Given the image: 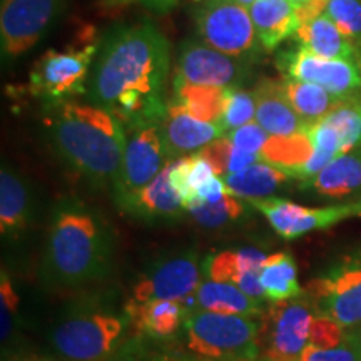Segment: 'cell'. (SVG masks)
<instances>
[{"label": "cell", "mask_w": 361, "mask_h": 361, "mask_svg": "<svg viewBox=\"0 0 361 361\" xmlns=\"http://www.w3.org/2000/svg\"><path fill=\"white\" fill-rule=\"evenodd\" d=\"M171 45L151 20L116 25L104 35L89 75V101L126 129L161 123L168 112Z\"/></svg>", "instance_id": "6da1fadb"}, {"label": "cell", "mask_w": 361, "mask_h": 361, "mask_svg": "<svg viewBox=\"0 0 361 361\" xmlns=\"http://www.w3.org/2000/svg\"><path fill=\"white\" fill-rule=\"evenodd\" d=\"M45 126L71 169L97 186H114L126 149V128L117 117L92 102L67 101L47 106Z\"/></svg>", "instance_id": "7a4b0ae2"}, {"label": "cell", "mask_w": 361, "mask_h": 361, "mask_svg": "<svg viewBox=\"0 0 361 361\" xmlns=\"http://www.w3.org/2000/svg\"><path fill=\"white\" fill-rule=\"evenodd\" d=\"M114 238L97 211L82 201L62 200L54 207L47 231L44 273L61 288L101 281L111 269Z\"/></svg>", "instance_id": "3957f363"}, {"label": "cell", "mask_w": 361, "mask_h": 361, "mask_svg": "<svg viewBox=\"0 0 361 361\" xmlns=\"http://www.w3.org/2000/svg\"><path fill=\"white\" fill-rule=\"evenodd\" d=\"M183 329L188 353L196 358L209 361L261 358V323L251 316L191 308Z\"/></svg>", "instance_id": "277c9868"}, {"label": "cell", "mask_w": 361, "mask_h": 361, "mask_svg": "<svg viewBox=\"0 0 361 361\" xmlns=\"http://www.w3.org/2000/svg\"><path fill=\"white\" fill-rule=\"evenodd\" d=\"M128 323V314L85 311L59 323L51 335V343L66 361H104L123 340Z\"/></svg>", "instance_id": "5b68a950"}, {"label": "cell", "mask_w": 361, "mask_h": 361, "mask_svg": "<svg viewBox=\"0 0 361 361\" xmlns=\"http://www.w3.org/2000/svg\"><path fill=\"white\" fill-rule=\"evenodd\" d=\"M99 52V44L69 51H47L29 74V89L45 106L72 101L87 94L89 75Z\"/></svg>", "instance_id": "8992f818"}, {"label": "cell", "mask_w": 361, "mask_h": 361, "mask_svg": "<svg viewBox=\"0 0 361 361\" xmlns=\"http://www.w3.org/2000/svg\"><path fill=\"white\" fill-rule=\"evenodd\" d=\"M305 291L316 314L326 316L345 329L360 326L361 251L343 256L311 279Z\"/></svg>", "instance_id": "52a82bcc"}, {"label": "cell", "mask_w": 361, "mask_h": 361, "mask_svg": "<svg viewBox=\"0 0 361 361\" xmlns=\"http://www.w3.org/2000/svg\"><path fill=\"white\" fill-rule=\"evenodd\" d=\"M196 30L201 42L243 61H251L263 49L250 8L236 0H204L196 11Z\"/></svg>", "instance_id": "ba28073f"}, {"label": "cell", "mask_w": 361, "mask_h": 361, "mask_svg": "<svg viewBox=\"0 0 361 361\" xmlns=\"http://www.w3.org/2000/svg\"><path fill=\"white\" fill-rule=\"evenodd\" d=\"M314 314L306 295L273 303L261 322V360L301 361Z\"/></svg>", "instance_id": "9c48e42d"}, {"label": "cell", "mask_w": 361, "mask_h": 361, "mask_svg": "<svg viewBox=\"0 0 361 361\" xmlns=\"http://www.w3.org/2000/svg\"><path fill=\"white\" fill-rule=\"evenodd\" d=\"M64 8V0H2L0 51L12 62L40 42Z\"/></svg>", "instance_id": "30bf717a"}, {"label": "cell", "mask_w": 361, "mask_h": 361, "mask_svg": "<svg viewBox=\"0 0 361 361\" xmlns=\"http://www.w3.org/2000/svg\"><path fill=\"white\" fill-rule=\"evenodd\" d=\"M247 204L259 211L268 219L271 228L288 241L308 233L329 229L343 221L361 218V200L308 207L273 196L266 200H247Z\"/></svg>", "instance_id": "8fae6325"}, {"label": "cell", "mask_w": 361, "mask_h": 361, "mask_svg": "<svg viewBox=\"0 0 361 361\" xmlns=\"http://www.w3.org/2000/svg\"><path fill=\"white\" fill-rule=\"evenodd\" d=\"M202 276V261L196 250L164 256L141 274L134 284L129 303L144 305L159 300L186 301L200 288Z\"/></svg>", "instance_id": "7c38bea8"}, {"label": "cell", "mask_w": 361, "mask_h": 361, "mask_svg": "<svg viewBox=\"0 0 361 361\" xmlns=\"http://www.w3.org/2000/svg\"><path fill=\"white\" fill-rule=\"evenodd\" d=\"M276 66L283 79L322 85L343 99L361 97V61L324 59L296 47L279 52Z\"/></svg>", "instance_id": "4fadbf2b"}, {"label": "cell", "mask_w": 361, "mask_h": 361, "mask_svg": "<svg viewBox=\"0 0 361 361\" xmlns=\"http://www.w3.org/2000/svg\"><path fill=\"white\" fill-rule=\"evenodd\" d=\"M169 162L173 161L168 154L161 123L128 128L123 168L112 186L114 196L147 186Z\"/></svg>", "instance_id": "5bb4252c"}, {"label": "cell", "mask_w": 361, "mask_h": 361, "mask_svg": "<svg viewBox=\"0 0 361 361\" xmlns=\"http://www.w3.org/2000/svg\"><path fill=\"white\" fill-rule=\"evenodd\" d=\"M174 75L197 85L239 87L250 75V61L216 51L201 40L188 39L178 49Z\"/></svg>", "instance_id": "9a60e30c"}, {"label": "cell", "mask_w": 361, "mask_h": 361, "mask_svg": "<svg viewBox=\"0 0 361 361\" xmlns=\"http://www.w3.org/2000/svg\"><path fill=\"white\" fill-rule=\"evenodd\" d=\"M173 162H169L147 186L137 189V191L114 196L121 211L133 218L147 221V223L178 221L183 218L188 211L171 184V164Z\"/></svg>", "instance_id": "2e32d148"}, {"label": "cell", "mask_w": 361, "mask_h": 361, "mask_svg": "<svg viewBox=\"0 0 361 361\" xmlns=\"http://www.w3.org/2000/svg\"><path fill=\"white\" fill-rule=\"evenodd\" d=\"M162 135L171 161L200 152L207 144L228 134L221 123H207L188 114L180 107L168 101V112L161 121Z\"/></svg>", "instance_id": "e0dca14e"}, {"label": "cell", "mask_w": 361, "mask_h": 361, "mask_svg": "<svg viewBox=\"0 0 361 361\" xmlns=\"http://www.w3.org/2000/svg\"><path fill=\"white\" fill-rule=\"evenodd\" d=\"M256 99V123L271 135L306 134L311 126L293 109L283 84L273 79H261L252 89Z\"/></svg>", "instance_id": "ac0fdd59"}, {"label": "cell", "mask_w": 361, "mask_h": 361, "mask_svg": "<svg viewBox=\"0 0 361 361\" xmlns=\"http://www.w3.org/2000/svg\"><path fill=\"white\" fill-rule=\"evenodd\" d=\"M301 189H310L328 200H361V146L338 156L313 179L301 183Z\"/></svg>", "instance_id": "d6986e66"}, {"label": "cell", "mask_w": 361, "mask_h": 361, "mask_svg": "<svg viewBox=\"0 0 361 361\" xmlns=\"http://www.w3.org/2000/svg\"><path fill=\"white\" fill-rule=\"evenodd\" d=\"M247 8L261 47L266 52L276 51L284 40L295 37L301 25L298 7L291 0H256Z\"/></svg>", "instance_id": "ffe728a7"}, {"label": "cell", "mask_w": 361, "mask_h": 361, "mask_svg": "<svg viewBox=\"0 0 361 361\" xmlns=\"http://www.w3.org/2000/svg\"><path fill=\"white\" fill-rule=\"evenodd\" d=\"M295 42L303 51L324 59H348L361 61V51L348 35L326 13H319L303 22L295 34Z\"/></svg>", "instance_id": "44dd1931"}, {"label": "cell", "mask_w": 361, "mask_h": 361, "mask_svg": "<svg viewBox=\"0 0 361 361\" xmlns=\"http://www.w3.org/2000/svg\"><path fill=\"white\" fill-rule=\"evenodd\" d=\"M32 218V192L29 183L11 166L0 171V233L19 238Z\"/></svg>", "instance_id": "7402d4cb"}, {"label": "cell", "mask_w": 361, "mask_h": 361, "mask_svg": "<svg viewBox=\"0 0 361 361\" xmlns=\"http://www.w3.org/2000/svg\"><path fill=\"white\" fill-rule=\"evenodd\" d=\"M191 306L184 301L159 300L144 305L128 303L126 314L141 335L152 340H169L184 328Z\"/></svg>", "instance_id": "603a6c76"}, {"label": "cell", "mask_w": 361, "mask_h": 361, "mask_svg": "<svg viewBox=\"0 0 361 361\" xmlns=\"http://www.w3.org/2000/svg\"><path fill=\"white\" fill-rule=\"evenodd\" d=\"M194 308L221 314H241L251 318L264 316V300L247 296L236 284L204 278L194 293Z\"/></svg>", "instance_id": "cb8c5ba5"}, {"label": "cell", "mask_w": 361, "mask_h": 361, "mask_svg": "<svg viewBox=\"0 0 361 361\" xmlns=\"http://www.w3.org/2000/svg\"><path fill=\"white\" fill-rule=\"evenodd\" d=\"M228 194L241 197V200H266L273 197L279 189L293 180L281 169L274 168L268 162H256L250 168L234 174L223 176Z\"/></svg>", "instance_id": "d4e9b609"}, {"label": "cell", "mask_w": 361, "mask_h": 361, "mask_svg": "<svg viewBox=\"0 0 361 361\" xmlns=\"http://www.w3.org/2000/svg\"><path fill=\"white\" fill-rule=\"evenodd\" d=\"M226 97H228V89L191 84L174 75L173 94L168 101L197 119L221 123Z\"/></svg>", "instance_id": "484cf974"}, {"label": "cell", "mask_w": 361, "mask_h": 361, "mask_svg": "<svg viewBox=\"0 0 361 361\" xmlns=\"http://www.w3.org/2000/svg\"><path fill=\"white\" fill-rule=\"evenodd\" d=\"M259 283L264 298L271 303L296 300L306 295L298 283V269L291 252L279 251L269 255L259 271Z\"/></svg>", "instance_id": "4316f807"}, {"label": "cell", "mask_w": 361, "mask_h": 361, "mask_svg": "<svg viewBox=\"0 0 361 361\" xmlns=\"http://www.w3.org/2000/svg\"><path fill=\"white\" fill-rule=\"evenodd\" d=\"M281 84L291 107L303 119V123L308 126L322 123L329 112L335 111L345 101L343 97H338L322 87V85L303 82V80L283 79Z\"/></svg>", "instance_id": "83f0119b"}, {"label": "cell", "mask_w": 361, "mask_h": 361, "mask_svg": "<svg viewBox=\"0 0 361 361\" xmlns=\"http://www.w3.org/2000/svg\"><path fill=\"white\" fill-rule=\"evenodd\" d=\"M313 154V144L308 133L296 135H271L266 141L259 157L263 162L281 169L291 179H298V173Z\"/></svg>", "instance_id": "f1b7e54d"}, {"label": "cell", "mask_w": 361, "mask_h": 361, "mask_svg": "<svg viewBox=\"0 0 361 361\" xmlns=\"http://www.w3.org/2000/svg\"><path fill=\"white\" fill-rule=\"evenodd\" d=\"M268 255L258 247H241V250H226L209 255L202 259L204 278L214 281L236 284L245 271L263 268Z\"/></svg>", "instance_id": "f546056e"}, {"label": "cell", "mask_w": 361, "mask_h": 361, "mask_svg": "<svg viewBox=\"0 0 361 361\" xmlns=\"http://www.w3.org/2000/svg\"><path fill=\"white\" fill-rule=\"evenodd\" d=\"M213 176H216L213 168L200 152L180 157L171 164V184L186 211L192 204L197 188Z\"/></svg>", "instance_id": "4dcf8cb0"}, {"label": "cell", "mask_w": 361, "mask_h": 361, "mask_svg": "<svg viewBox=\"0 0 361 361\" xmlns=\"http://www.w3.org/2000/svg\"><path fill=\"white\" fill-rule=\"evenodd\" d=\"M247 201L241 197L226 194L218 202H206V204L194 206L188 211L197 224L206 229H219L224 226L234 224L247 214Z\"/></svg>", "instance_id": "1f68e13d"}, {"label": "cell", "mask_w": 361, "mask_h": 361, "mask_svg": "<svg viewBox=\"0 0 361 361\" xmlns=\"http://www.w3.org/2000/svg\"><path fill=\"white\" fill-rule=\"evenodd\" d=\"M323 123L331 126L340 135L343 154L361 146V97L345 99Z\"/></svg>", "instance_id": "d6a6232c"}, {"label": "cell", "mask_w": 361, "mask_h": 361, "mask_svg": "<svg viewBox=\"0 0 361 361\" xmlns=\"http://www.w3.org/2000/svg\"><path fill=\"white\" fill-rule=\"evenodd\" d=\"M252 119H256V99L252 90L247 92L241 87H229L221 117V124L228 134L241 126L252 123Z\"/></svg>", "instance_id": "836d02e7"}, {"label": "cell", "mask_w": 361, "mask_h": 361, "mask_svg": "<svg viewBox=\"0 0 361 361\" xmlns=\"http://www.w3.org/2000/svg\"><path fill=\"white\" fill-rule=\"evenodd\" d=\"M324 13L361 51V0H328Z\"/></svg>", "instance_id": "e575fe53"}, {"label": "cell", "mask_w": 361, "mask_h": 361, "mask_svg": "<svg viewBox=\"0 0 361 361\" xmlns=\"http://www.w3.org/2000/svg\"><path fill=\"white\" fill-rule=\"evenodd\" d=\"M301 361H361V348L350 329L340 343L328 346L306 345Z\"/></svg>", "instance_id": "d590c367"}, {"label": "cell", "mask_w": 361, "mask_h": 361, "mask_svg": "<svg viewBox=\"0 0 361 361\" xmlns=\"http://www.w3.org/2000/svg\"><path fill=\"white\" fill-rule=\"evenodd\" d=\"M2 281H0V311H2V343L8 341V338L12 336L13 323H16V314L17 308H19L20 301L17 296L16 290H13L11 278L6 273V269H2Z\"/></svg>", "instance_id": "8d00e7d4"}, {"label": "cell", "mask_w": 361, "mask_h": 361, "mask_svg": "<svg viewBox=\"0 0 361 361\" xmlns=\"http://www.w3.org/2000/svg\"><path fill=\"white\" fill-rule=\"evenodd\" d=\"M229 139L234 146L243 149V151L252 152V154H258L263 151L266 141H268L269 134L261 128L258 123H250L241 126V128L231 130L228 134Z\"/></svg>", "instance_id": "74e56055"}, {"label": "cell", "mask_w": 361, "mask_h": 361, "mask_svg": "<svg viewBox=\"0 0 361 361\" xmlns=\"http://www.w3.org/2000/svg\"><path fill=\"white\" fill-rule=\"evenodd\" d=\"M234 144L229 139V135L226 134L223 137L216 139L211 144H207L204 149H201L200 154L209 162V166L213 168L214 174L223 178L228 174V166H229V157H231Z\"/></svg>", "instance_id": "f35d334b"}, {"label": "cell", "mask_w": 361, "mask_h": 361, "mask_svg": "<svg viewBox=\"0 0 361 361\" xmlns=\"http://www.w3.org/2000/svg\"><path fill=\"white\" fill-rule=\"evenodd\" d=\"M226 194H228V189H226L223 178L213 176V178L207 179L204 184H201V186L197 188L196 194H194V201L191 207L206 204V202H218L221 197L226 196ZM191 207H189V209H191Z\"/></svg>", "instance_id": "ab89813d"}, {"label": "cell", "mask_w": 361, "mask_h": 361, "mask_svg": "<svg viewBox=\"0 0 361 361\" xmlns=\"http://www.w3.org/2000/svg\"><path fill=\"white\" fill-rule=\"evenodd\" d=\"M180 0H101V6L107 8L142 6L156 13H166L178 6Z\"/></svg>", "instance_id": "60d3db41"}, {"label": "cell", "mask_w": 361, "mask_h": 361, "mask_svg": "<svg viewBox=\"0 0 361 361\" xmlns=\"http://www.w3.org/2000/svg\"><path fill=\"white\" fill-rule=\"evenodd\" d=\"M152 361H207V360L196 358V356L189 353H162V355H157Z\"/></svg>", "instance_id": "b9f144b4"}, {"label": "cell", "mask_w": 361, "mask_h": 361, "mask_svg": "<svg viewBox=\"0 0 361 361\" xmlns=\"http://www.w3.org/2000/svg\"><path fill=\"white\" fill-rule=\"evenodd\" d=\"M351 333H353V336L356 338V341H358L360 348H361V324L360 326H355V328H348Z\"/></svg>", "instance_id": "7bdbcfd3"}, {"label": "cell", "mask_w": 361, "mask_h": 361, "mask_svg": "<svg viewBox=\"0 0 361 361\" xmlns=\"http://www.w3.org/2000/svg\"><path fill=\"white\" fill-rule=\"evenodd\" d=\"M293 4H295L296 7H303V6H306V4H310L311 0H291Z\"/></svg>", "instance_id": "ee69618b"}, {"label": "cell", "mask_w": 361, "mask_h": 361, "mask_svg": "<svg viewBox=\"0 0 361 361\" xmlns=\"http://www.w3.org/2000/svg\"><path fill=\"white\" fill-rule=\"evenodd\" d=\"M238 4H241V6H245V7H250L251 4H255L256 0H236Z\"/></svg>", "instance_id": "f6af8a7d"}, {"label": "cell", "mask_w": 361, "mask_h": 361, "mask_svg": "<svg viewBox=\"0 0 361 361\" xmlns=\"http://www.w3.org/2000/svg\"><path fill=\"white\" fill-rule=\"evenodd\" d=\"M207 361H209V360H207ZM252 361H263V360H261V358H259V360H252Z\"/></svg>", "instance_id": "bcb514c9"}, {"label": "cell", "mask_w": 361, "mask_h": 361, "mask_svg": "<svg viewBox=\"0 0 361 361\" xmlns=\"http://www.w3.org/2000/svg\"><path fill=\"white\" fill-rule=\"evenodd\" d=\"M32 361H34V360H32ZM35 361H40V360H35Z\"/></svg>", "instance_id": "7dc6e473"}]
</instances>
